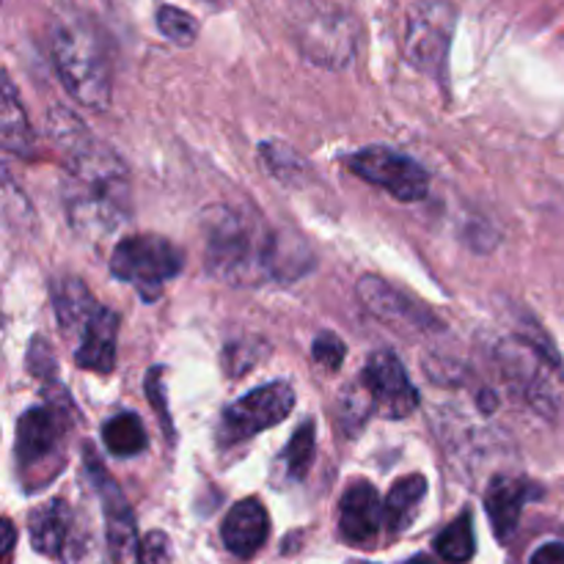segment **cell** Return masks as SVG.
<instances>
[{
    "mask_svg": "<svg viewBox=\"0 0 564 564\" xmlns=\"http://www.w3.org/2000/svg\"><path fill=\"white\" fill-rule=\"evenodd\" d=\"M53 135L64 152V209L72 229L86 240H102L130 218V174L119 154L83 130L80 121L64 113Z\"/></svg>",
    "mask_w": 564,
    "mask_h": 564,
    "instance_id": "1",
    "label": "cell"
},
{
    "mask_svg": "<svg viewBox=\"0 0 564 564\" xmlns=\"http://www.w3.org/2000/svg\"><path fill=\"white\" fill-rule=\"evenodd\" d=\"M308 251L264 220L220 209L207 224V268L235 286L292 281L308 270Z\"/></svg>",
    "mask_w": 564,
    "mask_h": 564,
    "instance_id": "2",
    "label": "cell"
},
{
    "mask_svg": "<svg viewBox=\"0 0 564 564\" xmlns=\"http://www.w3.org/2000/svg\"><path fill=\"white\" fill-rule=\"evenodd\" d=\"M53 58L66 91L91 110H108L113 77L102 39L83 22H61L53 33Z\"/></svg>",
    "mask_w": 564,
    "mask_h": 564,
    "instance_id": "3",
    "label": "cell"
},
{
    "mask_svg": "<svg viewBox=\"0 0 564 564\" xmlns=\"http://www.w3.org/2000/svg\"><path fill=\"white\" fill-rule=\"evenodd\" d=\"M113 279L135 286L143 301L160 297L163 286L182 273V251L165 237L132 235L124 237L110 253Z\"/></svg>",
    "mask_w": 564,
    "mask_h": 564,
    "instance_id": "4",
    "label": "cell"
},
{
    "mask_svg": "<svg viewBox=\"0 0 564 564\" xmlns=\"http://www.w3.org/2000/svg\"><path fill=\"white\" fill-rule=\"evenodd\" d=\"M457 11L449 0H419L408 11L405 55L411 66L427 72L435 80L446 77Z\"/></svg>",
    "mask_w": 564,
    "mask_h": 564,
    "instance_id": "5",
    "label": "cell"
},
{
    "mask_svg": "<svg viewBox=\"0 0 564 564\" xmlns=\"http://www.w3.org/2000/svg\"><path fill=\"white\" fill-rule=\"evenodd\" d=\"M295 408V391L286 383H268L248 391L237 402H231L220 416L218 441L224 446L240 444V441L253 438L262 430L275 427L284 422Z\"/></svg>",
    "mask_w": 564,
    "mask_h": 564,
    "instance_id": "6",
    "label": "cell"
},
{
    "mask_svg": "<svg viewBox=\"0 0 564 564\" xmlns=\"http://www.w3.org/2000/svg\"><path fill=\"white\" fill-rule=\"evenodd\" d=\"M66 433H69V413L58 405H39L22 413L17 422V463L20 471L39 474L44 482H50L47 466L53 463L61 466V446H64Z\"/></svg>",
    "mask_w": 564,
    "mask_h": 564,
    "instance_id": "7",
    "label": "cell"
},
{
    "mask_svg": "<svg viewBox=\"0 0 564 564\" xmlns=\"http://www.w3.org/2000/svg\"><path fill=\"white\" fill-rule=\"evenodd\" d=\"M350 171L375 187H383L397 202H419L427 196L430 176L408 154L386 147H367L347 160Z\"/></svg>",
    "mask_w": 564,
    "mask_h": 564,
    "instance_id": "8",
    "label": "cell"
},
{
    "mask_svg": "<svg viewBox=\"0 0 564 564\" xmlns=\"http://www.w3.org/2000/svg\"><path fill=\"white\" fill-rule=\"evenodd\" d=\"M86 468L94 488H97L99 499H102L105 527H108L110 564H143V543L138 540L135 532V516H132L130 505H127L119 485L105 474L102 463L97 460L91 446H86Z\"/></svg>",
    "mask_w": 564,
    "mask_h": 564,
    "instance_id": "9",
    "label": "cell"
},
{
    "mask_svg": "<svg viewBox=\"0 0 564 564\" xmlns=\"http://www.w3.org/2000/svg\"><path fill=\"white\" fill-rule=\"evenodd\" d=\"M364 386L372 394L375 408L386 419H405L419 408V391L408 378L400 358L389 350H380L369 356L361 375Z\"/></svg>",
    "mask_w": 564,
    "mask_h": 564,
    "instance_id": "10",
    "label": "cell"
},
{
    "mask_svg": "<svg viewBox=\"0 0 564 564\" xmlns=\"http://www.w3.org/2000/svg\"><path fill=\"white\" fill-rule=\"evenodd\" d=\"M116 336H119V317L110 308L99 306L83 323L75 339V364L94 372H113L116 367Z\"/></svg>",
    "mask_w": 564,
    "mask_h": 564,
    "instance_id": "11",
    "label": "cell"
},
{
    "mask_svg": "<svg viewBox=\"0 0 564 564\" xmlns=\"http://www.w3.org/2000/svg\"><path fill=\"white\" fill-rule=\"evenodd\" d=\"M380 521H386L378 490L369 482H352L341 496L339 532L345 543L367 545L378 538Z\"/></svg>",
    "mask_w": 564,
    "mask_h": 564,
    "instance_id": "12",
    "label": "cell"
},
{
    "mask_svg": "<svg viewBox=\"0 0 564 564\" xmlns=\"http://www.w3.org/2000/svg\"><path fill=\"white\" fill-rule=\"evenodd\" d=\"M270 532V521L264 507L259 505L257 499L237 501L224 518V527H220V538H224V545L240 560H248V556L257 554L264 545Z\"/></svg>",
    "mask_w": 564,
    "mask_h": 564,
    "instance_id": "13",
    "label": "cell"
},
{
    "mask_svg": "<svg viewBox=\"0 0 564 564\" xmlns=\"http://www.w3.org/2000/svg\"><path fill=\"white\" fill-rule=\"evenodd\" d=\"M358 295H361L364 306L372 314H378L380 319H386V323L411 325V328H438V323H435V317L427 308L397 295L389 284H383V279H375V275L361 279Z\"/></svg>",
    "mask_w": 564,
    "mask_h": 564,
    "instance_id": "14",
    "label": "cell"
},
{
    "mask_svg": "<svg viewBox=\"0 0 564 564\" xmlns=\"http://www.w3.org/2000/svg\"><path fill=\"white\" fill-rule=\"evenodd\" d=\"M77 512L64 499H53L33 510L31 516V545L44 556H61L69 540L72 527H75Z\"/></svg>",
    "mask_w": 564,
    "mask_h": 564,
    "instance_id": "15",
    "label": "cell"
},
{
    "mask_svg": "<svg viewBox=\"0 0 564 564\" xmlns=\"http://www.w3.org/2000/svg\"><path fill=\"white\" fill-rule=\"evenodd\" d=\"M527 499H529V485L521 482V479L499 477L490 482L488 494H485V507H488L490 523H494V532L501 543L516 534Z\"/></svg>",
    "mask_w": 564,
    "mask_h": 564,
    "instance_id": "16",
    "label": "cell"
},
{
    "mask_svg": "<svg viewBox=\"0 0 564 564\" xmlns=\"http://www.w3.org/2000/svg\"><path fill=\"white\" fill-rule=\"evenodd\" d=\"M53 303H55V317H58L61 334L75 336L83 328L88 317L99 308L97 297L91 295L80 279H61L53 286Z\"/></svg>",
    "mask_w": 564,
    "mask_h": 564,
    "instance_id": "17",
    "label": "cell"
},
{
    "mask_svg": "<svg viewBox=\"0 0 564 564\" xmlns=\"http://www.w3.org/2000/svg\"><path fill=\"white\" fill-rule=\"evenodd\" d=\"M0 141L3 149L11 154L28 158L33 152V130L28 121L25 110H22L17 88L11 77H3V99H0Z\"/></svg>",
    "mask_w": 564,
    "mask_h": 564,
    "instance_id": "18",
    "label": "cell"
},
{
    "mask_svg": "<svg viewBox=\"0 0 564 564\" xmlns=\"http://www.w3.org/2000/svg\"><path fill=\"white\" fill-rule=\"evenodd\" d=\"M424 494H427V479L419 477V474H411V477L400 479V482L391 488L389 499L383 505L386 527H389L391 534H402L416 518L419 507H422Z\"/></svg>",
    "mask_w": 564,
    "mask_h": 564,
    "instance_id": "19",
    "label": "cell"
},
{
    "mask_svg": "<svg viewBox=\"0 0 564 564\" xmlns=\"http://www.w3.org/2000/svg\"><path fill=\"white\" fill-rule=\"evenodd\" d=\"M102 441L110 455L132 457L147 449V430L135 413H119L102 427Z\"/></svg>",
    "mask_w": 564,
    "mask_h": 564,
    "instance_id": "20",
    "label": "cell"
},
{
    "mask_svg": "<svg viewBox=\"0 0 564 564\" xmlns=\"http://www.w3.org/2000/svg\"><path fill=\"white\" fill-rule=\"evenodd\" d=\"M435 551L441 554V560H446L449 564L471 562L474 551H477V538H474V521L468 512L455 518V521L435 538Z\"/></svg>",
    "mask_w": 564,
    "mask_h": 564,
    "instance_id": "21",
    "label": "cell"
},
{
    "mask_svg": "<svg viewBox=\"0 0 564 564\" xmlns=\"http://www.w3.org/2000/svg\"><path fill=\"white\" fill-rule=\"evenodd\" d=\"M314 446H317V427H314V422L301 424V427L295 430V435H292L290 446L284 449V455H281L284 471L292 482H301L308 474L314 460Z\"/></svg>",
    "mask_w": 564,
    "mask_h": 564,
    "instance_id": "22",
    "label": "cell"
},
{
    "mask_svg": "<svg viewBox=\"0 0 564 564\" xmlns=\"http://www.w3.org/2000/svg\"><path fill=\"white\" fill-rule=\"evenodd\" d=\"M64 564H102V549L94 534L91 521L77 516L75 527H72L69 540L64 545Z\"/></svg>",
    "mask_w": 564,
    "mask_h": 564,
    "instance_id": "23",
    "label": "cell"
},
{
    "mask_svg": "<svg viewBox=\"0 0 564 564\" xmlns=\"http://www.w3.org/2000/svg\"><path fill=\"white\" fill-rule=\"evenodd\" d=\"M158 28H160V33H163L165 39L182 44V47L193 44V39H196V33H198L196 20H193L187 11L174 9V6H160Z\"/></svg>",
    "mask_w": 564,
    "mask_h": 564,
    "instance_id": "24",
    "label": "cell"
},
{
    "mask_svg": "<svg viewBox=\"0 0 564 564\" xmlns=\"http://www.w3.org/2000/svg\"><path fill=\"white\" fill-rule=\"evenodd\" d=\"M312 356L319 367H325L334 372V369H339L341 364H345L347 347L336 334H319L312 345Z\"/></svg>",
    "mask_w": 564,
    "mask_h": 564,
    "instance_id": "25",
    "label": "cell"
},
{
    "mask_svg": "<svg viewBox=\"0 0 564 564\" xmlns=\"http://www.w3.org/2000/svg\"><path fill=\"white\" fill-rule=\"evenodd\" d=\"M147 391H149V402H152V405H158V413H160V419H163V427H165V433H169V438H171V433H174V430H171V419H169V405H165V394H163V369H152V372L147 375Z\"/></svg>",
    "mask_w": 564,
    "mask_h": 564,
    "instance_id": "26",
    "label": "cell"
},
{
    "mask_svg": "<svg viewBox=\"0 0 564 564\" xmlns=\"http://www.w3.org/2000/svg\"><path fill=\"white\" fill-rule=\"evenodd\" d=\"M171 562V545L163 532H152L143 540V564H169Z\"/></svg>",
    "mask_w": 564,
    "mask_h": 564,
    "instance_id": "27",
    "label": "cell"
},
{
    "mask_svg": "<svg viewBox=\"0 0 564 564\" xmlns=\"http://www.w3.org/2000/svg\"><path fill=\"white\" fill-rule=\"evenodd\" d=\"M529 564H564V543H545L532 554Z\"/></svg>",
    "mask_w": 564,
    "mask_h": 564,
    "instance_id": "28",
    "label": "cell"
},
{
    "mask_svg": "<svg viewBox=\"0 0 564 564\" xmlns=\"http://www.w3.org/2000/svg\"><path fill=\"white\" fill-rule=\"evenodd\" d=\"M3 532H6V554H9L11 545H14V527H11V521H3Z\"/></svg>",
    "mask_w": 564,
    "mask_h": 564,
    "instance_id": "29",
    "label": "cell"
},
{
    "mask_svg": "<svg viewBox=\"0 0 564 564\" xmlns=\"http://www.w3.org/2000/svg\"><path fill=\"white\" fill-rule=\"evenodd\" d=\"M408 564H433V562H430L427 556H416V560H411Z\"/></svg>",
    "mask_w": 564,
    "mask_h": 564,
    "instance_id": "30",
    "label": "cell"
}]
</instances>
